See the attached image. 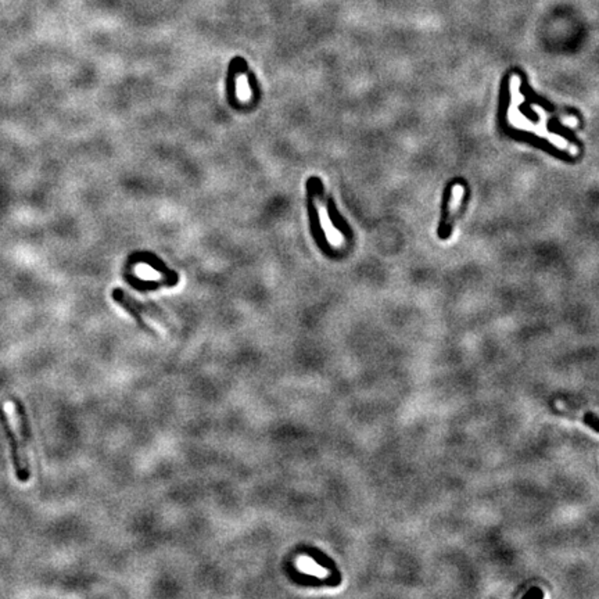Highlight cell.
I'll return each mask as SVG.
<instances>
[{
	"instance_id": "cell-1",
	"label": "cell",
	"mask_w": 599,
	"mask_h": 599,
	"mask_svg": "<svg viewBox=\"0 0 599 599\" xmlns=\"http://www.w3.org/2000/svg\"><path fill=\"white\" fill-rule=\"evenodd\" d=\"M112 298L116 304H119L128 313H130L136 323L143 329L147 330L150 333H153V330L150 327H147L141 319V313H148L151 316H162L161 309H158L157 306L151 305V304H141L139 301H136L134 298H130L128 294H125L121 288H115L112 291Z\"/></svg>"
},
{
	"instance_id": "cell-2",
	"label": "cell",
	"mask_w": 599,
	"mask_h": 599,
	"mask_svg": "<svg viewBox=\"0 0 599 599\" xmlns=\"http://www.w3.org/2000/svg\"><path fill=\"white\" fill-rule=\"evenodd\" d=\"M0 424H1L3 430H4V433H6V437H7L8 444H10L11 460H12V466H14V470H15L17 478H18L19 481L24 483V481H26V480L29 478V470H28V467L22 463L21 455L18 453V444H17V438H15V435H14L12 427H11V424H10V422H8L7 416H6L4 409H3L1 405H0Z\"/></svg>"
},
{
	"instance_id": "cell-3",
	"label": "cell",
	"mask_w": 599,
	"mask_h": 599,
	"mask_svg": "<svg viewBox=\"0 0 599 599\" xmlns=\"http://www.w3.org/2000/svg\"><path fill=\"white\" fill-rule=\"evenodd\" d=\"M308 183L311 184L312 191H313V194L319 198V201L323 202V204L326 205V209H327V214H329V218H330L331 223H333L338 230L348 233L349 230H348V226H347V223H345V219H344V218L337 212V208H336V204H334L333 198L329 197V196L324 193V190H323V184H322L320 179H319L318 176H312V177L308 179Z\"/></svg>"
},
{
	"instance_id": "cell-4",
	"label": "cell",
	"mask_w": 599,
	"mask_h": 599,
	"mask_svg": "<svg viewBox=\"0 0 599 599\" xmlns=\"http://www.w3.org/2000/svg\"><path fill=\"white\" fill-rule=\"evenodd\" d=\"M313 197H315V194H313V191H312V187H311V184L306 182V207H308V216H309L311 233H312V237H313V240L316 241V244L322 248V247H324L327 243H326V237H324V233H323V229H322V225H320V219H319L318 209H316V207H315V204H313Z\"/></svg>"
},
{
	"instance_id": "cell-5",
	"label": "cell",
	"mask_w": 599,
	"mask_h": 599,
	"mask_svg": "<svg viewBox=\"0 0 599 599\" xmlns=\"http://www.w3.org/2000/svg\"><path fill=\"white\" fill-rule=\"evenodd\" d=\"M12 402H14V405H15V413H17V417H18V424H19V428H21V437H22V458H24V465L28 467V462H26V455H25V445L28 444V441H29V424H28V420H26V415H25V410H24V405L17 399V398H12Z\"/></svg>"
},
{
	"instance_id": "cell-6",
	"label": "cell",
	"mask_w": 599,
	"mask_h": 599,
	"mask_svg": "<svg viewBox=\"0 0 599 599\" xmlns=\"http://www.w3.org/2000/svg\"><path fill=\"white\" fill-rule=\"evenodd\" d=\"M584 423H585L587 426H589L591 428H593L595 431L599 433V417L595 416L593 413H591V412L585 413V415H584Z\"/></svg>"
}]
</instances>
